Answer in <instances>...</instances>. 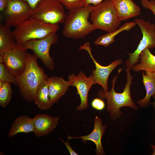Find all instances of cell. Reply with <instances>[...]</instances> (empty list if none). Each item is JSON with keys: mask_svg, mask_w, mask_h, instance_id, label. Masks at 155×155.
Segmentation results:
<instances>
[{"mask_svg": "<svg viewBox=\"0 0 155 155\" xmlns=\"http://www.w3.org/2000/svg\"><path fill=\"white\" fill-rule=\"evenodd\" d=\"M61 140L62 141L63 143L64 144L65 146L67 148L70 154L71 155H78V154L76 152L71 148V147L69 145V142L67 141L65 142L62 139H61Z\"/></svg>", "mask_w": 155, "mask_h": 155, "instance_id": "29", "label": "cell"}, {"mask_svg": "<svg viewBox=\"0 0 155 155\" xmlns=\"http://www.w3.org/2000/svg\"><path fill=\"white\" fill-rule=\"evenodd\" d=\"M57 0L69 10L84 6V0Z\"/></svg>", "mask_w": 155, "mask_h": 155, "instance_id": "25", "label": "cell"}, {"mask_svg": "<svg viewBox=\"0 0 155 155\" xmlns=\"http://www.w3.org/2000/svg\"><path fill=\"white\" fill-rule=\"evenodd\" d=\"M142 6L150 10L155 16V1L154 0H141Z\"/></svg>", "mask_w": 155, "mask_h": 155, "instance_id": "27", "label": "cell"}, {"mask_svg": "<svg viewBox=\"0 0 155 155\" xmlns=\"http://www.w3.org/2000/svg\"><path fill=\"white\" fill-rule=\"evenodd\" d=\"M34 130L33 119L23 115L18 117L13 122L8 135L9 137H12L18 133L34 132Z\"/></svg>", "mask_w": 155, "mask_h": 155, "instance_id": "17", "label": "cell"}, {"mask_svg": "<svg viewBox=\"0 0 155 155\" xmlns=\"http://www.w3.org/2000/svg\"><path fill=\"white\" fill-rule=\"evenodd\" d=\"M79 49L86 51L95 65L96 69L93 70L91 75L94 80L95 84H99L103 90H108V81L109 76L111 72L118 66L122 63V60L121 59H119L113 61L107 66H102L100 64L94 57L89 42H87L82 46Z\"/></svg>", "mask_w": 155, "mask_h": 155, "instance_id": "11", "label": "cell"}, {"mask_svg": "<svg viewBox=\"0 0 155 155\" xmlns=\"http://www.w3.org/2000/svg\"><path fill=\"white\" fill-rule=\"evenodd\" d=\"M136 24L135 22L126 23L115 30L108 32L107 34L100 36L96 40L94 43L96 45L107 46L114 42L115 38L118 34L123 31H129Z\"/></svg>", "mask_w": 155, "mask_h": 155, "instance_id": "22", "label": "cell"}, {"mask_svg": "<svg viewBox=\"0 0 155 155\" xmlns=\"http://www.w3.org/2000/svg\"><path fill=\"white\" fill-rule=\"evenodd\" d=\"M11 84L0 82V105L5 107L9 104L12 97Z\"/></svg>", "mask_w": 155, "mask_h": 155, "instance_id": "23", "label": "cell"}, {"mask_svg": "<svg viewBox=\"0 0 155 155\" xmlns=\"http://www.w3.org/2000/svg\"><path fill=\"white\" fill-rule=\"evenodd\" d=\"M32 8L24 0H9L4 10V24L15 27L30 18Z\"/></svg>", "mask_w": 155, "mask_h": 155, "instance_id": "10", "label": "cell"}, {"mask_svg": "<svg viewBox=\"0 0 155 155\" xmlns=\"http://www.w3.org/2000/svg\"><path fill=\"white\" fill-rule=\"evenodd\" d=\"M59 118V117H54L45 114L36 115L33 118L35 136L42 137L52 132L57 127Z\"/></svg>", "mask_w": 155, "mask_h": 155, "instance_id": "14", "label": "cell"}, {"mask_svg": "<svg viewBox=\"0 0 155 155\" xmlns=\"http://www.w3.org/2000/svg\"><path fill=\"white\" fill-rule=\"evenodd\" d=\"M90 16L91 23L96 29L107 32L115 30L121 24L112 0H104L94 6Z\"/></svg>", "mask_w": 155, "mask_h": 155, "instance_id": "5", "label": "cell"}, {"mask_svg": "<svg viewBox=\"0 0 155 155\" xmlns=\"http://www.w3.org/2000/svg\"><path fill=\"white\" fill-rule=\"evenodd\" d=\"M91 105L93 108L98 111H101L104 109L105 103L103 100L100 98H94L91 102Z\"/></svg>", "mask_w": 155, "mask_h": 155, "instance_id": "26", "label": "cell"}, {"mask_svg": "<svg viewBox=\"0 0 155 155\" xmlns=\"http://www.w3.org/2000/svg\"><path fill=\"white\" fill-rule=\"evenodd\" d=\"M17 44L13 31L10 27L4 24L0 25V53L14 48Z\"/></svg>", "mask_w": 155, "mask_h": 155, "instance_id": "21", "label": "cell"}, {"mask_svg": "<svg viewBox=\"0 0 155 155\" xmlns=\"http://www.w3.org/2000/svg\"><path fill=\"white\" fill-rule=\"evenodd\" d=\"M135 22L141 30L142 38L133 53L127 52L129 57L125 61V67L129 71L135 64L139 62L140 55L144 50L146 48H155V24L141 19H135Z\"/></svg>", "mask_w": 155, "mask_h": 155, "instance_id": "7", "label": "cell"}, {"mask_svg": "<svg viewBox=\"0 0 155 155\" xmlns=\"http://www.w3.org/2000/svg\"><path fill=\"white\" fill-rule=\"evenodd\" d=\"M154 100V102L152 103V104L153 106L154 109L155 110V95L152 96Z\"/></svg>", "mask_w": 155, "mask_h": 155, "instance_id": "32", "label": "cell"}, {"mask_svg": "<svg viewBox=\"0 0 155 155\" xmlns=\"http://www.w3.org/2000/svg\"><path fill=\"white\" fill-rule=\"evenodd\" d=\"M94 128L92 131L89 134L80 136L72 137L68 135L67 140L73 139H81L84 143L90 140L93 142L96 145L95 152L98 155L104 154V152L102 146L101 140L102 137L105 132L107 125H103L102 123L101 118L96 116L94 118Z\"/></svg>", "mask_w": 155, "mask_h": 155, "instance_id": "13", "label": "cell"}, {"mask_svg": "<svg viewBox=\"0 0 155 155\" xmlns=\"http://www.w3.org/2000/svg\"><path fill=\"white\" fill-rule=\"evenodd\" d=\"M151 146L153 150L152 155H155V144L154 146L153 145H151Z\"/></svg>", "mask_w": 155, "mask_h": 155, "instance_id": "33", "label": "cell"}, {"mask_svg": "<svg viewBox=\"0 0 155 155\" xmlns=\"http://www.w3.org/2000/svg\"><path fill=\"white\" fill-rule=\"evenodd\" d=\"M127 73V82L122 93H118L115 90V87L117 77L122 71V68L118 70L117 75L113 78L111 82L112 87L110 91L100 89L98 91V95L102 100L106 99L107 110L110 113L113 119L119 117L122 114L120 108L123 106L131 107L137 109L138 107L133 101L130 94V87L133 76L129 70L124 66Z\"/></svg>", "mask_w": 155, "mask_h": 155, "instance_id": "1", "label": "cell"}, {"mask_svg": "<svg viewBox=\"0 0 155 155\" xmlns=\"http://www.w3.org/2000/svg\"><path fill=\"white\" fill-rule=\"evenodd\" d=\"M47 80L49 97L54 104L57 103L65 94L71 84L70 81H66L62 77L55 76L48 78Z\"/></svg>", "mask_w": 155, "mask_h": 155, "instance_id": "16", "label": "cell"}, {"mask_svg": "<svg viewBox=\"0 0 155 155\" xmlns=\"http://www.w3.org/2000/svg\"><path fill=\"white\" fill-rule=\"evenodd\" d=\"M27 50L23 45L17 44L12 49L0 53V63H3L14 76L20 75L26 67L28 55Z\"/></svg>", "mask_w": 155, "mask_h": 155, "instance_id": "9", "label": "cell"}, {"mask_svg": "<svg viewBox=\"0 0 155 155\" xmlns=\"http://www.w3.org/2000/svg\"><path fill=\"white\" fill-rule=\"evenodd\" d=\"M59 28L58 24L47 23L38 19L30 18L16 27L13 32L17 44L23 45L29 40L57 32Z\"/></svg>", "mask_w": 155, "mask_h": 155, "instance_id": "4", "label": "cell"}, {"mask_svg": "<svg viewBox=\"0 0 155 155\" xmlns=\"http://www.w3.org/2000/svg\"><path fill=\"white\" fill-rule=\"evenodd\" d=\"M67 16L63 5L57 0H42L31 10L30 18L58 24L64 23Z\"/></svg>", "mask_w": 155, "mask_h": 155, "instance_id": "6", "label": "cell"}, {"mask_svg": "<svg viewBox=\"0 0 155 155\" xmlns=\"http://www.w3.org/2000/svg\"><path fill=\"white\" fill-rule=\"evenodd\" d=\"M29 4L32 9H34L42 0H24Z\"/></svg>", "mask_w": 155, "mask_h": 155, "instance_id": "30", "label": "cell"}, {"mask_svg": "<svg viewBox=\"0 0 155 155\" xmlns=\"http://www.w3.org/2000/svg\"><path fill=\"white\" fill-rule=\"evenodd\" d=\"M47 79L43 80L39 85L36 90L34 100L38 107L42 110L49 109L53 104L49 97Z\"/></svg>", "mask_w": 155, "mask_h": 155, "instance_id": "19", "label": "cell"}, {"mask_svg": "<svg viewBox=\"0 0 155 155\" xmlns=\"http://www.w3.org/2000/svg\"><path fill=\"white\" fill-rule=\"evenodd\" d=\"M94 6L90 5L69 10L64 22L63 36L78 39L85 37L96 29L88 18Z\"/></svg>", "mask_w": 155, "mask_h": 155, "instance_id": "3", "label": "cell"}, {"mask_svg": "<svg viewBox=\"0 0 155 155\" xmlns=\"http://www.w3.org/2000/svg\"><path fill=\"white\" fill-rule=\"evenodd\" d=\"M104 0H84V6L92 5L96 6Z\"/></svg>", "mask_w": 155, "mask_h": 155, "instance_id": "28", "label": "cell"}, {"mask_svg": "<svg viewBox=\"0 0 155 155\" xmlns=\"http://www.w3.org/2000/svg\"><path fill=\"white\" fill-rule=\"evenodd\" d=\"M58 39L57 32H53L42 38L29 40L23 45L27 50L32 51L37 59L40 60L47 68L52 71L54 69V63L50 55V50Z\"/></svg>", "mask_w": 155, "mask_h": 155, "instance_id": "8", "label": "cell"}, {"mask_svg": "<svg viewBox=\"0 0 155 155\" xmlns=\"http://www.w3.org/2000/svg\"><path fill=\"white\" fill-rule=\"evenodd\" d=\"M142 74V82L146 91V94L144 98L137 102L138 104L141 107H144L149 105L151 96L155 95V72L143 71Z\"/></svg>", "mask_w": 155, "mask_h": 155, "instance_id": "18", "label": "cell"}, {"mask_svg": "<svg viewBox=\"0 0 155 155\" xmlns=\"http://www.w3.org/2000/svg\"><path fill=\"white\" fill-rule=\"evenodd\" d=\"M9 0H0V11H2L7 8Z\"/></svg>", "mask_w": 155, "mask_h": 155, "instance_id": "31", "label": "cell"}, {"mask_svg": "<svg viewBox=\"0 0 155 155\" xmlns=\"http://www.w3.org/2000/svg\"><path fill=\"white\" fill-rule=\"evenodd\" d=\"M37 59L34 54L28 53L24 71L21 75L15 76L21 96L29 102L34 101L39 85L48 78L43 69L39 66Z\"/></svg>", "mask_w": 155, "mask_h": 155, "instance_id": "2", "label": "cell"}, {"mask_svg": "<svg viewBox=\"0 0 155 155\" xmlns=\"http://www.w3.org/2000/svg\"><path fill=\"white\" fill-rule=\"evenodd\" d=\"M112 1L121 21L136 17L141 13L140 7L132 0H112Z\"/></svg>", "mask_w": 155, "mask_h": 155, "instance_id": "15", "label": "cell"}, {"mask_svg": "<svg viewBox=\"0 0 155 155\" xmlns=\"http://www.w3.org/2000/svg\"><path fill=\"white\" fill-rule=\"evenodd\" d=\"M139 63L135 64L132 68L134 71H141L155 72V56L146 48L144 50L139 56Z\"/></svg>", "mask_w": 155, "mask_h": 155, "instance_id": "20", "label": "cell"}, {"mask_svg": "<svg viewBox=\"0 0 155 155\" xmlns=\"http://www.w3.org/2000/svg\"><path fill=\"white\" fill-rule=\"evenodd\" d=\"M0 82L18 86L15 76L10 73L3 62L0 63Z\"/></svg>", "mask_w": 155, "mask_h": 155, "instance_id": "24", "label": "cell"}, {"mask_svg": "<svg viewBox=\"0 0 155 155\" xmlns=\"http://www.w3.org/2000/svg\"><path fill=\"white\" fill-rule=\"evenodd\" d=\"M68 79L71 83V86L76 88L77 94L79 95L80 99V103L76 110L81 111L88 108V93L92 86L95 84L92 75L87 77L84 73L80 71L77 75L73 73L69 75Z\"/></svg>", "mask_w": 155, "mask_h": 155, "instance_id": "12", "label": "cell"}]
</instances>
